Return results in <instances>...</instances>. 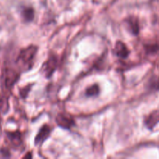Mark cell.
I'll use <instances>...</instances> for the list:
<instances>
[{"label":"cell","instance_id":"obj_6","mask_svg":"<svg viewBox=\"0 0 159 159\" xmlns=\"http://www.w3.org/2000/svg\"><path fill=\"white\" fill-rule=\"evenodd\" d=\"M115 54L120 58H127L130 54V51L125 43L121 41H117L115 45Z\"/></svg>","mask_w":159,"mask_h":159},{"label":"cell","instance_id":"obj_8","mask_svg":"<svg viewBox=\"0 0 159 159\" xmlns=\"http://www.w3.org/2000/svg\"><path fill=\"white\" fill-rule=\"evenodd\" d=\"M159 122V111H155L146 119L145 124L149 129H152Z\"/></svg>","mask_w":159,"mask_h":159},{"label":"cell","instance_id":"obj_7","mask_svg":"<svg viewBox=\"0 0 159 159\" xmlns=\"http://www.w3.org/2000/svg\"><path fill=\"white\" fill-rule=\"evenodd\" d=\"M7 137L9 138V141H10L11 144L13 147L18 148L19 146L22 144V142H23V141H22V135L19 131L8 132Z\"/></svg>","mask_w":159,"mask_h":159},{"label":"cell","instance_id":"obj_9","mask_svg":"<svg viewBox=\"0 0 159 159\" xmlns=\"http://www.w3.org/2000/svg\"><path fill=\"white\" fill-rule=\"evenodd\" d=\"M127 23L131 34H133L134 35H137L139 33V24H138V21L136 18L130 17L127 20Z\"/></svg>","mask_w":159,"mask_h":159},{"label":"cell","instance_id":"obj_1","mask_svg":"<svg viewBox=\"0 0 159 159\" xmlns=\"http://www.w3.org/2000/svg\"><path fill=\"white\" fill-rule=\"evenodd\" d=\"M37 51V47L34 45L27 47L20 51L17 58V63L20 65L23 71H26L32 67L34 61V57Z\"/></svg>","mask_w":159,"mask_h":159},{"label":"cell","instance_id":"obj_13","mask_svg":"<svg viewBox=\"0 0 159 159\" xmlns=\"http://www.w3.org/2000/svg\"><path fill=\"white\" fill-rule=\"evenodd\" d=\"M146 52L148 54H155L159 51V47L156 44L148 45L145 47Z\"/></svg>","mask_w":159,"mask_h":159},{"label":"cell","instance_id":"obj_3","mask_svg":"<svg viewBox=\"0 0 159 159\" xmlns=\"http://www.w3.org/2000/svg\"><path fill=\"white\" fill-rule=\"evenodd\" d=\"M56 123L59 127L64 129H70L75 125V121L71 116L63 113H59L56 116Z\"/></svg>","mask_w":159,"mask_h":159},{"label":"cell","instance_id":"obj_4","mask_svg":"<svg viewBox=\"0 0 159 159\" xmlns=\"http://www.w3.org/2000/svg\"><path fill=\"white\" fill-rule=\"evenodd\" d=\"M19 74L12 69H6L5 71V84L6 87L11 88L18 80Z\"/></svg>","mask_w":159,"mask_h":159},{"label":"cell","instance_id":"obj_2","mask_svg":"<svg viewBox=\"0 0 159 159\" xmlns=\"http://www.w3.org/2000/svg\"><path fill=\"white\" fill-rule=\"evenodd\" d=\"M57 65V58L55 55L50 56L49 58L44 62L42 68V71L45 77L49 78L55 71Z\"/></svg>","mask_w":159,"mask_h":159},{"label":"cell","instance_id":"obj_14","mask_svg":"<svg viewBox=\"0 0 159 159\" xmlns=\"http://www.w3.org/2000/svg\"><path fill=\"white\" fill-rule=\"evenodd\" d=\"M151 88L155 90H159V78L152 79L150 83Z\"/></svg>","mask_w":159,"mask_h":159},{"label":"cell","instance_id":"obj_15","mask_svg":"<svg viewBox=\"0 0 159 159\" xmlns=\"http://www.w3.org/2000/svg\"><path fill=\"white\" fill-rule=\"evenodd\" d=\"M30 86L31 85H28V86H26L23 89H22L21 91H20V94H21V96H23V98H25V96L27 95L28 92H29V90L30 89Z\"/></svg>","mask_w":159,"mask_h":159},{"label":"cell","instance_id":"obj_10","mask_svg":"<svg viewBox=\"0 0 159 159\" xmlns=\"http://www.w3.org/2000/svg\"><path fill=\"white\" fill-rule=\"evenodd\" d=\"M22 16L26 22H30L34 18V10L31 7H26L22 10Z\"/></svg>","mask_w":159,"mask_h":159},{"label":"cell","instance_id":"obj_11","mask_svg":"<svg viewBox=\"0 0 159 159\" xmlns=\"http://www.w3.org/2000/svg\"><path fill=\"white\" fill-rule=\"evenodd\" d=\"M99 93V87L97 84H95V85H91L89 88H87L86 91H85V94L87 96H98Z\"/></svg>","mask_w":159,"mask_h":159},{"label":"cell","instance_id":"obj_12","mask_svg":"<svg viewBox=\"0 0 159 159\" xmlns=\"http://www.w3.org/2000/svg\"><path fill=\"white\" fill-rule=\"evenodd\" d=\"M9 110V102L6 98L0 99V116L6 113Z\"/></svg>","mask_w":159,"mask_h":159},{"label":"cell","instance_id":"obj_5","mask_svg":"<svg viewBox=\"0 0 159 159\" xmlns=\"http://www.w3.org/2000/svg\"><path fill=\"white\" fill-rule=\"evenodd\" d=\"M51 129L49 126L47 125V124L43 125V127L40 129L38 134H37V135L36 136L35 144H40V143L43 142V141H44L48 137H49L50 134H51Z\"/></svg>","mask_w":159,"mask_h":159}]
</instances>
